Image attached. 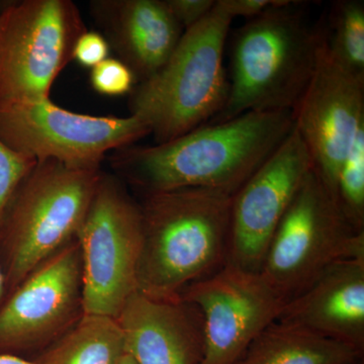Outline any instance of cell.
<instances>
[{
    "instance_id": "ac0fdd59",
    "label": "cell",
    "mask_w": 364,
    "mask_h": 364,
    "mask_svg": "<svg viewBox=\"0 0 364 364\" xmlns=\"http://www.w3.org/2000/svg\"><path fill=\"white\" fill-rule=\"evenodd\" d=\"M126 353L117 318L85 314L77 324L32 360L38 364H119Z\"/></svg>"
},
{
    "instance_id": "7a4b0ae2",
    "label": "cell",
    "mask_w": 364,
    "mask_h": 364,
    "mask_svg": "<svg viewBox=\"0 0 364 364\" xmlns=\"http://www.w3.org/2000/svg\"><path fill=\"white\" fill-rule=\"evenodd\" d=\"M233 196L207 188H179L146 196L140 205L142 244L136 291L181 298L193 282L228 262Z\"/></svg>"
},
{
    "instance_id": "7c38bea8",
    "label": "cell",
    "mask_w": 364,
    "mask_h": 364,
    "mask_svg": "<svg viewBox=\"0 0 364 364\" xmlns=\"http://www.w3.org/2000/svg\"><path fill=\"white\" fill-rule=\"evenodd\" d=\"M293 121L314 172L335 200L340 167L364 127V80L332 58L325 39L313 77L293 109Z\"/></svg>"
},
{
    "instance_id": "cb8c5ba5",
    "label": "cell",
    "mask_w": 364,
    "mask_h": 364,
    "mask_svg": "<svg viewBox=\"0 0 364 364\" xmlns=\"http://www.w3.org/2000/svg\"><path fill=\"white\" fill-rule=\"evenodd\" d=\"M164 2L184 31L198 25L215 4V0H164Z\"/></svg>"
},
{
    "instance_id": "9a60e30c",
    "label": "cell",
    "mask_w": 364,
    "mask_h": 364,
    "mask_svg": "<svg viewBox=\"0 0 364 364\" xmlns=\"http://www.w3.org/2000/svg\"><path fill=\"white\" fill-rule=\"evenodd\" d=\"M90 14L136 85L165 65L184 30L164 0H92Z\"/></svg>"
},
{
    "instance_id": "5b68a950",
    "label": "cell",
    "mask_w": 364,
    "mask_h": 364,
    "mask_svg": "<svg viewBox=\"0 0 364 364\" xmlns=\"http://www.w3.org/2000/svg\"><path fill=\"white\" fill-rule=\"evenodd\" d=\"M102 174L100 168H74L54 160L36 163L0 225V263L9 294L76 238Z\"/></svg>"
},
{
    "instance_id": "3957f363",
    "label": "cell",
    "mask_w": 364,
    "mask_h": 364,
    "mask_svg": "<svg viewBox=\"0 0 364 364\" xmlns=\"http://www.w3.org/2000/svg\"><path fill=\"white\" fill-rule=\"evenodd\" d=\"M324 39V28L306 20L303 2L275 0L235 33L227 102L208 124L250 112H293L313 77Z\"/></svg>"
},
{
    "instance_id": "6da1fadb",
    "label": "cell",
    "mask_w": 364,
    "mask_h": 364,
    "mask_svg": "<svg viewBox=\"0 0 364 364\" xmlns=\"http://www.w3.org/2000/svg\"><path fill=\"white\" fill-rule=\"evenodd\" d=\"M294 128L293 112H250L174 140L114 151L112 164L149 193L207 188L234 196Z\"/></svg>"
},
{
    "instance_id": "d6986e66",
    "label": "cell",
    "mask_w": 364,
    "mask_h": 364,
    "mask_svg": "<svg viewBox=\"0 0 364 364\" xmlns=\"http://www.w3.org/2000/svg\"><path fill=\"white\" fill-rule=\"evenodd\" d=\"M325 43L333 59L364 80V2L339 0L330 11Z\"/></svg>"
},
{
    "instance_id": "ba28073f",
    "label": "cell",
    "mask_w": 364,
    "mask_h": 364,
    "mask_svg": "<svg viewBox=\"0 0 364 364\" xmlns=\"http://www.w3.org/2000/svg\"><path fill=\"white\" fill-rule=\"evenodd\" d=\"M85 314L117 318L136 291L142 218L116 178L102 173L77 236Z\"/></svg>"
},
{
    "instance_id": "7402d4cb",
    "label": "cell",
    "mask_w": 364,
    "mask_h": 364,
    "mask_svg": "<svg viewBox=\"0 0 364 364\" xmlns=\"http://www.w3.org/2000/svg\"><path fill=\"white\" fill-rule=\"evenodd\" d=\"M90 79L93 90L105 97L130 95L136 85V79L131 69L121 60L112 57L93 67Z\"/></svg>"
},
{
    "instance_id": "2e32d148",
    "label": "cell",
    "mask_w": 364,
    "mask_h": 364,
    "mask_svg": "<svg viewBox=\"0 0 364 364\" xmlns=\"http://www.w3.org/2000/svg\"><path fill=\"white\" fill-rule=\"evenodd\" d=\"M280 322L306 328L358 351L364 349V257L326 269L282 309Z\"/></svg>"
},
{
    "instance_id": "5bb4252c",
    "label": "cell",
    "mask_w": 364,
    "mask_h": 364,
    "mask_svg": "<svg viewBox=\"0 0 364 364\" xmlns=\"http://www.w3.org/2000/svg\"><path fill=\"white\" fill-rule=\"evenodd\" d=\"M126 352L136 364H200V311L181 298L155 299L136 291L117 318Z\"/></svg>"
},
{
    "instance_id": "484cf974",
    "label": "cell",
    "mask_w": 364,
    "mask_h": 364,
    "mask_svg": "<svg viewBox=\"0 0 364 364\" xmlns=\"http://www.w3.org/2000/svg\"><path fill=\"white\" fill-rule=\"evenodd\" d=\"M0 364H38L31 359L18 358V356L0 354Z\"/></svg>"
},
{
    "instance_id": "e0dca14e",
    "label": "cell",
    "mask_w": 364,
    "mask_h": 364,
    "mask_svg": "<svg viewBox=\"0 0 364 364\" xmlns=\"http://www.w3.org/2000/svg\"><path fill=\"white\" fill-rule=\"evenodd\" d=\"M363 352L310 331L274 321L254 339L236 364H356Z\"/></svg>"
},
{
    "instance_id": "83f0119b",
    "label": "cell",
    "mask_w": 364,
    "mask_h": 364,
    "mask_svg": "<svg viewBox=\"0 0 364 364\" xmlns=\"http://www.w3.org/2000/svg\"><path fill=\"white\" fill-rule=\"evenodd\" d=\"M119 364H136V363L128 353H126L123 356V358L121 359Z\"/></svg>"
},
{
    "instance_id": "30bf717a",
    "label": "cell",
    "mask_w": 364,
    "mask_h": 364,
    "mask_svg": "<svg viewBox=\"0 0 364 364\" xmlns=\"http://www.w3.org/2000/svg\"><path fill=\"white\" fill-rule=\"evenodd\" d=\"M85 315L77 239L35 268L0 306V354L35 358Z\"/></svg>"
},
{
    "instance_id": "277c9868",
    "label": "cell",
    "mask_w": 364,
    "mask_h": 364,
    "mask_svg": "<svg viewBox=\"0 0 364 364\" xmlns=\"http://www.w3.org/2000/svg\"><path fill=\"white\" fill-rule=\"evenodd\" d=\"M233 21L223 0H215L203 21L184 31L165 65L132 90L130 114L147 124L156 144L210 123L224 107V52Z\"/></svg>"
},
{
    "instance_id": "ffe728a7",
    "label": "cell",
    "mask_w": 364,
    "mask_h": 364,
    "mask_svg": "<svg viewBox=\"0 0 364 364\" xmlns=\"http://www.w3.org/2000/svg\"><path fill=\"white\" fill-rule=\"evenodd\" d=\"M335 202L348 224L356 231L364 232V127L340 167Z\"/></svg>"
},
{
    "instance_id": "8fae6325",
    "label": "cell",
    "mask_w": 364,
    "mask_h": 364,
    "mask_svg": "<svg viewBox=\"0 0 364 364\" xmlns=\"http://www.w3.org/2000/svg\"><path fill=\"white\" fill-rule=\"evenodd\" d=\"M183 301L200 311L203 355L200 364H236L254 339L279 318L286 305L259 272L227 262L186 287Z\"/></svg>"
},
{
    "instance_id": "4316f807",
    "label": "cell",
    "mask_w": 364,
    "mask_h": 364,
    "mask_svg": "<svg viewBox=\"0 0 364 364\" xmlns=\"http://www.w3.org/2000/svg\"><path fill=\"white\" fill-rule=\"evenodd\" d=\"M7 294L9 291H7L6 277L1 263H0V306L6 301Z\"/></svg>"
},
{
    "instance_id": "9c48e42d",
    "label": "cell",
    "mask_w": 364,
    "mask_h": 364,
    "mask_svg": "<svg viewBox=\"0 0 364 364\" xmlns=\"http://www.w3.org/2000/svg\"><path fill=\"white\" fill-rule=\"evenodd\" d=\"M150 135L135 116L97 117L58 107L49 98L0 107V139L35 161L54 160L74 168L100 169L109 151Z\"/></svg>"
},
{
    "instance_id": "52a82bcc",
    "label": "cell",
    "mask_w": 364,
    "mask_h": 364,
    "mask_svg": "<svg viewBox=\"0 0 364 364\" xmlns=\"http://www.w3.org/2000/svg\"><path fill=\"white\" fill-rule=\"evenodd\" d=\"M71 0H20L0 7V107L49 98L85 33Z\"/></svg>"
},
{
    "instance_id": "8992f818",
    "label": "cell",
    "mask_w": 364,
    "mask_h": 364,
    "mask_svg": "<svg viewBox=\"0 0 364 364\" xmlns=\"http://www.w3.org/2000/svg\"><path fill=\"white\" fill-rule=\"evenodd\" d=\"M364 257V232L348 224L314 170L273 235L259 273L284 301L335 263Z\"/></svg>"
},
{
    "instance_id": "44dd1931",
    "label": "cell",
    "mask_w": 364,
    "mask_h": 364,
    "mask_svg": "<svg viewBox=\"0 0 364 364\" xmlns=\"http://www.w3.org/2000/svg\"><path fill=\"white\" fill-rule=\"evenodd\" d=\"M36 163L11 149L0 139V225L14 193Z\"/></svg>"
},
{
    "instance_id": "d4e9b609",
    "label": "cell",
    "mask_w": 364,
    "mask_h": 364,
    "mask_svg": "<svg viewBox=\"0 0 364 364\" xmlns=\"http://www.w3.org/2000/svg\"><path fill=\"white\" fill-rule=\"evenodd\" d=\"M223 2L234 20L241 16L248 21L264 13L275 0H223Z\"/></svg>"
},
{
    "instance_id": "4fadbf2b",
    "label": "cell",
    "mask_w": 364,
    "mask_h": 364,
    "mask_svg": "<svg viewBox=\"0 0 364 364\" xmlns=\"http://www.w3.org/2000/svg\"><path fill=\"white\" fill-rule=\"evenodd\" d=\"M312 170V159L294 127L232 198L228 262L259 272L273 235Z\"/></svg>"
},
{
    "instance_id": "f1b7e54d",
    "label": "cell",
    "mask_w": 364,
    "mask_h": 364,
    "mask_svg": "<svg viewBox=\"0 0 364 364\" xmlns=\"http://www.w3.org/2000/svg\"><path fill=\"white\" fill-rule=\"evenodd\" d=\"M2 4H1V2H0V7H1Z\"/></svg>"
},
{
    "instance_id": "603a6c76",
    "label": "cell",
    "mask_w": 364,
    "mask_h": 364,
    "mask_svg": "<svg viewBox=\"0 0 364 364\" xmlns=\"http://www.w3.org/2000/svg\"><path fill=\"white\" fill-rule=\"evenodd\" d=\"M109 53L111 47L102 33L86 30L79 36L74 45L72 60L80 66L92 69L109 58Z\"/></svg>"
}]
</instances>
